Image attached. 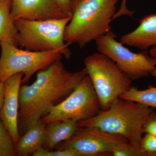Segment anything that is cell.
<instances>
[{"mask_svg": "<svg viewBox=\"0 0 156 156\" xmlns=\"http://www.w3.org/2000/svg\"><path fill=\"white\" fill-rule=\"evenodd\" d=\"M153 108L120 98L106 110L94 117L77 122L78 127L97 128L125 137L131 145L140 146L143 127Z\"/></svg>", "mask_w": 156, "mask_h": 156, "instance_id": "3", "label": "cell"}, {"mask_svg": "<svg viewBox=\"0 0 156 156\" xmlns=\"http://www.w3.org/2000/svg\"><path fill=\"white\" fill-rule=\"evenodd\" d=\"M143 134L156 136V112L154 110L148 115L143 127Z\"/></svg>", "mask_w": 156, "mask_h": 156, "instance_id": "21", "label": "cell"}, {"mask_svg": "<svg viewBox=\"0 0 156 156\" xmlns=\"http://www.w3.org/2000/svg\"><path fill=\"white\" fill-rule=\"evenodd\" d=\"M113 156H146L140 148V146H134L131 144L128 147L121 149L113 152L111 154Z\"/></svg>", "mask_w": 156, "mask_h": 156, "instance_id": "19", "label": "cell"}, {"mask_svg": "<svg viewBox=\"0 0 156 156\" xmlns=\"http://www.w3.org/2000/svg\"><path fill=\"white\" fill-rule=\"evenodd\" d=\"M140 147L146 156H156V136L145 134L141 139Z\"/></svg>", "mask_w": 156, "mask_h": 156, "instance_id": "18", "label": "cell"}, {"mask_svg": "<svg viewBox=\"0 0 156 156\" xmlns=\"http://www.w3.org/2000/svg\"><path fill=\"white\" fill-rule=\"evenodd\" d=\"M33 156H77L76 154L72 151L68 150H63L48 151L43 147L40 148L35 152Z\"/></svg>", "mask_w": 156, "mask_h": 156, "instance_id": "20", "label": "cell"}, {"mask_svg": "<svg viewBox=\"0 0 156 156\" xmlns=\"http://www.w3.org/2000/svg\"><path fill=\"white\" fill-rule=\"evenodd\" d=\"M61 59L39 71L31 85L20 86L19 95L18 127L23 135L31 126L48 113L75 90L87 75V70L70 72Z\"/></svg>", "mask_w": 156, "mask_h": 156, "instance_id": "1", "label": "cell"}, {"mask_svg": "<svg viewBox=\"0 0 156 156\" xmlns=\"http://www.w3.org/2000/svg\"><path fill=\"white\" fill-rule=\"evenodd\" d=\"M58 6L69 15H72L73 3L70 0H55Z\"/></svg>", "mask_w": 156, "mask_h": 156, "instance_id": "23", "label": "cell"}, {"mask_svg": "<svg viewBox=\"0 0 156 156\" xmlns=\"http://www.w3.org/2000/svg\"><path fill=\"white\" fill-rule=\"evenodd\" d=\"M0 82L4 83L10 76L22 73L21 84L28 83L33 75L61 59V50L34 52L18 49L6 42H0Z\"/></svg>", "mask_w": 156, "mask_h": 156, "instance_id": "6", "label": "cell"}, {"mask_svg": "<svg viewBox=\"0 0 156 156\" xmlns=\"http://www.w3.org/2000/svg\"><path fill=\"white\" fill-rule=\"evenodd\" d=\"M70 1H71V2L72 3H73V4H74L75 2H76L77 0H70Z\"/></svg>", "mask_w": 156, "mask_h": 156, "instance_id": "26", "label": "cell"}, {"mask_svg": "<svg viewBox=\"0 0 156 156\" xmlns=\"http://www.w3.org/2000/svg\"><path fill=\"white\" fill-rule=\"evenodd\" d=\"M5 95V87L4 83L0 82V112L2 108Z\"/></svg>", "mask_w": 156, "mask_h": 156, "instance_id": "24", "label": "cell"}, {"mask_svg": "<svg viewBox=\"0 0 156 156\" xmlns=\"http://www.w3.org/2000/svg\"><path fill=\"white\" fill-rule=\"evenodd\" d=\"M85 68L92 81L101 110H106L114 101L128 91L132 80L108 56L100 52L84 59Z\"/></svg>", "mask_w": 156, "mask_h": 156, "instance_id": "5", "label": "cell"}, {"mask_svg": "<svg viewBox=\"0 0 156 156\" xmlns=\"http://www.w3.org/2000/svg\"><path fill=\"white\" fill-rule=\"evenodd\" d=\"M119 0H77L73 4L72 17L66 26L64 40L83 48L112 30Z\"/></svg>", "mask_w": 156, "mask_h": 156, "instance_id": "2", "label": "cell"}, {"mask_svg": "<svg viewBox=\"0 0 156 156\" xmlns=\"http://www.w3.org/2000/svg\"><path fill=\"white\" fill-rule=\"evenodd\" d=\"M72 17V15L60 19L15 20L19 46L34 52L60 50L62 56L69 59L72 52L68 48L69 44L65 42L64 34Z\"/></svg>", "mask_w": 156, "mask_h": 156, "instance_id": "4", "label": "cell"}, {"mask_svg": "<svg viewBox=\"0 0 156 156\" xmlns=\"http://www.w3.org/2000/svg\"><path fill=\"white\" fill-rule=\"evenodd\" d=\"M124 100L139 102L156 108V87L140 90L136 87H131L128 91L120 96Z\"/></svg>", "mask_w": 156, "mask_h": 156, "instance_id": "16", "label": "cell"}, {"mask_svg": "<svg viewBox=\"0 0 156 156\" xmlns=\"http://www.w3.org/2000/svg\"><path fill=\"white\" fill-rule=\"evenodd\" d=\"M100 111L98 98L87 74L66 99L50 108L40 120L44 124L69 120L79 122L95 116Z\"/></svg>", "mask_w": 156, "mask_h": 156, "instance_id": "7", "label": "cell"}, {"mask_svg": "<svg viewBox=\"0 0 156 156\" xmlns=\"http://www.w3.org/2000/svg\"><path fill=\"white\" fill-rule=\"evenodd\" d=\"M11 0H0V42L18 47V31L11 13Z\"/></svg>", "mask_w": 156, "mask_h": 156, "instance_id": "15", "label": "cell"}, {"mask_svg": "<svg viewBox=\"0 0 156 156\" xmlns=\"http://www.w3.org/2000/svg\"><path fill=\"white\" fill-rule=\"evenodd\" d=\"M123 45L138 48L143 51L156 45V14L146 15L140 19L138 27L121 37Z\"/></svg>", "mask_w": 156, "mask_h": 156, "instance_id": "12", "label": "cell"}, {"mask_svg": "<svg viewBox=\"0 0 156 156\" xmlns=\"http://www.w3.org/2000/svg\"><path fill=\"white\" fill-rule=\"evenodd\" d=\"M116 35L112 31L95 41L96 48L114 62L119 68L132 81L148 76L156 68V61L143 51L136 53L131 52L117 41Z\"/></svg>", "mask_w": 156, "mask_h": 156, "instance_id": "8", "label": "cell"}, {"mask_svg": "<svg viewBox=\"0 0 156 156\" xmlns=\"http://www.w3.org/2000/svg\"><path fill=\"white\" fill-rule=\"evenodd\" d=\"M127 0H122L121 3L120 9L117 11L113 17V20L118 17L123 15H128L132 17L134 14V11L129 10L126 5Z\"/></svg>", "mask_w": 156, "mask_h": 156, "instance_id": "22", "label": "cell"}, {"mask_svg": "<svg viewBox=\"0 0 156 156\" xmlns=\"http://www.w3.org/2000/svg\"><path fill=\"white\" fill-rule=\"evenodd\" d=\"M15 156L17 155L14 139L0 119V156Z\"/></svg>", "mask_w": 156, "mask_h": 156, "instance_id": "17", "label": "cell"}, {"mask_svg": "<svg viewBox=\"0 0 156 156\" xmlns=\"http://www.w3.org/2000/svg\"><path fill=\"white\" fill-rule=\"evenodd\" d=\"M77 122L69 120L46 124L43 147L48 151L52 150L60 142L69 139L78 128Z\"/></svg>", "mask_w": 156, "mask_h": 156, "instance_id": "14", "label": "cell"}, {"mask_svg": "<svg viewBox=\"0 0 156 156\" xmlns=\"http://www.w3.org/2000/svg\"><path fill=\"white\" fill-rule=\"evenodd\" d=\"M149 53L150 56L153 58L156 61V45L150 48Z\"/></svg>", "mask_w": 156, "mask_h": 156, "instance_id": "25", "label": "cell"}, {"mask_svg": "<svg viewBox=\"0 0 156 156\" xmlns=\"http://www.w3.org/2000/svg\"><path fill=\"white\" fill-rule=\"evenodd\" d=\"M131 145L120 135L94 128L78 127L74 134L67 140L60 142L55 149L68 150L77 156L108 155L115 151Z\"/></svg>", "mask_w": 156, "mask_h": 156, "instance_id": "9", "label": "cell"}, {"mask_svg": "<svg viewBox=\"0 0 156 156\" xmlns=\"http://www.w3.org/2000/svg\"><path fill=\"white\" fill-rule=\"evenodd\" d=\"M23 76L22 73L15 74L4 82L5 99L0 112V119L12 136L15 145L20 136L18 127L19 95Z\"/></svg>", "mask_w": 156, "mask_h": 156, "instance_id": "11", "label": "cell"}, {"mask_svg": "<svg viewBox=\"0 0 156 156\" xmlns=\"http://www.w3.org/2000/svg\"><path fill=\"white\" fill-rule=\"evenodd\" d=\"M11 13L14 20L60 19L69 17L55 0H11Z\"/></svg>", "mask_w": 156, "mask_h": 156, "instance_id": "10", "label": "cell"}, {"mask_svg": "<svg viewBox=\"0 0 156 156\" xmlns=\"http://www.w3.org/2000/svg\"><path fill=\"white\" fill-rule=\"evenodd\" d=\"M45 127L46 124L39 120L24 134L20 135L16 145L17 156H32L40 148L43 147L45 140Z\"/></svg>", "mask_w": 156, "mask_h": 156, "instance_id": "13", "label": "cell"}]
</instances>
